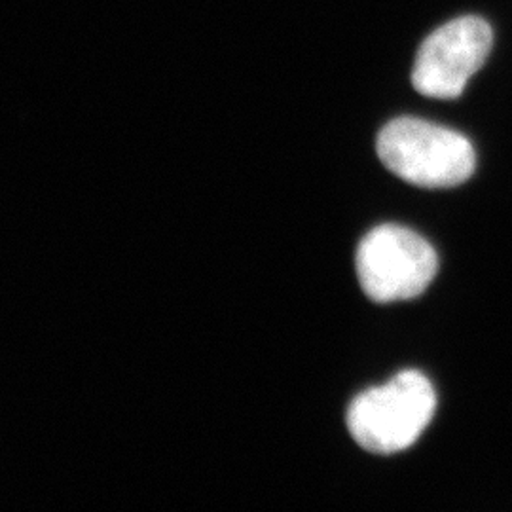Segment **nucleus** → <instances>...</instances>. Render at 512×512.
I'll return each mask as SVG.
<instances>
[{
	"mask_svg": "<svg viewBox=\"0 0 512 512\" xmlns=\"http://www.w3.org/2000/svg\"><path fill=\"white\" fill-rule=\"evenodd\" d=\"M437 410L431 382L416 370H406L382 387L359 395L348 410V429L366 452L391 456L408 450Z\"/></svg>",
	"mask_w": 512,
	"mask_h": 512,
	"instance_id": "f257e3e1",
	"label": "nucleus"
},
{
	"mask_svg": "<svg viewBox=\"0 0 512 512\" xmlns=\"http://www.w3.org/2000/svg\"><path fill=\"white\" fill-rule=\"evenodd\" d=\"M382 164L403 181L421 188H452L475 173L473 143L454 129L420 118H397L378 135Z\"/></svg>",
	"mask_w": 512,
	"mask_h": 512,
	"instance_id": "f03ea898",
	"label": "nucleus"
},
{
	"mask_svg": "<svg viewBox=\"0 0 512 512\" xmlns=\"http://www.w3.org/2000/svg\"><path fill=\"white\" fill-rule=\"evenodd\" d=\"M355 264L366 296L391 304L425 293L439 270V256L416 232L384 224L361 241Z\"/></svg>",
	"mask_w": 512,
	"mask_h": 512,
	"instance_id": "7ed1b4c3",
	"label": "nucleus"
},
{
	"mask_svg": "<svg viewBox=\"0 0 512 512\" xmlns=\"http://www.w3.org/2000/svg\"><path fill=\"white\" fill-rule=\"evenodd\" d=\"M494 44L488 21L454 19L423 40L412 71L416 92L433 99H458L486 63Z\"/></svg>",
	"mask_w": 512,
	"mask_h": 512,
	"instance_id": "20e7f679",
	"label": "nucleus"
}]
</instances>
